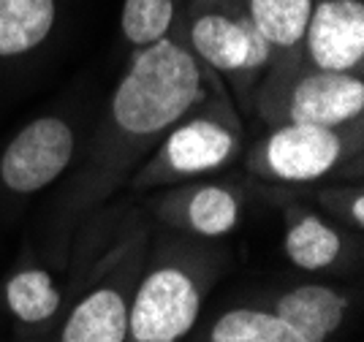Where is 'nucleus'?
<instances>
[{
  "instance_id": "obj_13",
  "label": "nucleus",
  "mask_w": 364,
  "mask_h": 342,
  "mask_svg": "<svg viewBox=\"0 0 364 342\" xmlns=\"http://www.w3.org/2000/svg\"><path fill=\"white\" fill-rule=\"evenodd\" d=\"M6 301L11 313L25 324H41L58 313L60 294L44 269H28L14 274L6 285Z\"/></svg>"
},
{
  "instance_id": "obj_18",
  "label": "nucleus",
  "mask_w": 364,
  "mask_h": 342,
  "mask_svg": "<svg viewBox=\"0 0 364 342\" xmlns=\"http://www.w3.org/2000/svg\"><path fill=\"white\" fill-rule=\"evenodd\" d=\"M350 212H353V220L362 225L364 223V198H362V196H356V198H353V204H350Z\"/></svg>"
},
{
  "instance_id": "obj_11",
  "label": "nucleus",
  "mask_w": 364,
  "mask_h": 342,
  "mask_svg": "<svg viewBox=\"0 0 364 342\" xmlns=\"http://www.w3.org/2000/svg\"><path fill=\"white\" fill-rule=\"evenodd\" d=\"M55 25V0H0V58L31 52Z\"/></svg>"
},
{
  "instance_id": "obj_4",
  "label": "nucleus",
  "mask_w": 364,
  "mask_h": 342,
  "mask_svg": "<svg viewBox=\"0 0 364 342\" xmlns=\"http://www.w3.org/2000/svg\"><path fill=\"white\" fill-rule=\"evenodd\" d=\"M304 38L318 71L350 74L364 58L362 0H323L313 6Z\"/></svg>"
},
{
  "instance_id": "obj_14",
  "label": "nucleus",
  "mask_w": 364,
  "mask_h": 342,
  "mask_svg": "<svg viewBox=\"0 0 364 342\" xmlns=\"http://www.w3.org/2000/svg\"><path fill=\"white\" fill-rule=\"evenodd\" d=\"M213 342H304L274 313L240 307L226 313L213 328Z\"/></svg>"
},
{
  "instance_id": "obj_2",
  "label": "nucleus",
  "mask_w": 364,
  "mask_h": 342,
  "mask_svg": "<svg viewBox=\"0 0 364 342\" xmlns=\"http://www.w3.org/2000/svg\"><path fill=\"white\" fill-rule=\"evenodd\" d=\"M196 283L182 269H155L141 283L131 307V334L136 342H177L198 318Z\"/></svg>"
},
{
  "instance_id": "obj_16",
  "label": "nucleus",
  "mask_w": 364,
  "mask_h": 342,
  "mask_svg": "<svg viewBox=\"0 0 364 342\" xmlns=\"http://www.w3.org/2000/svg\"><path fill=\"white\" fill-rule=\"evenodd\" d=\"M171 19H174L171 0H125L122 6V33L136 46L161 41L171 28Z\"/></svg>"
},
{
  "instance_id": "obj_6",
  "label": "nucleus",
  "mask_w": 364,
  "mask_h": 342,
  "mask_svg": "<svg viewBox=\"0 0 364 342\" xmlns=\"http://www.w3.org/2000/svg\"><path fill=\"white\" fill-rule=\"evenodd\" d=\"M191 41L196 55L220 71L261 68L272 52L247 16L234 19L226 14H201L191 28Z\"/></svg>"
},
{
  "instance_id": "obj_8",
  "label": "nucleus",
  "mask_w": 364,
  "mask_h": 342,
  "mask_svg": "<svg viewBox=\"0 0 364 342\" xmlns=\"http://www.w3.org/2000/svg\"><path fill=\"white\" fill-rule=\"evenodd\" d=\"M346 299L326 285H302L277 301L274 315L304 342H326L346 315Z\"/></svg>"
},
{
  "instance_id": "obj_17",
  "label": "nucleus",
  "mask_w": 364,
  "mask_h": 342,
  "mask_svg": "<svg viewBox=\"0 0 364 342\" xmlns=\"http://www.w3.org/2000/svg\"><path fill=\"white\" fill-rule=\"evenodd\" d=\"M188 220L198 234L220 237L237 225L240 204L223 188H201L188 204Z\"/></svg>"
},
{
  "instance_id": "obj_10",
  "label": "nucleus",
  "mask_w": 364,
  "mask_h": 342,
  "mask_svg": "<svg viewBox=\"0 0 364 342\" xmlns=\"http://www.w3.org/2000/svg\"><path fill=\"white\" fill-rule=\"evenodd\" d=\"M128 307L117 291L98 288L79 301L63 328V342H125Z\"/></svg>"
},
{
  "instance_id": "obj_5",
  "label": "nucleus",
  "mask_w": 364,
  "mask_h": 342,
  "mask_svg": "<svg viewBox=\"0 0 364 342\" xmlns=\"http://www.w3.org/2000/svg\"><path fill=\"white\" fill-rule=\"evenodd\" d=\"M340 152L343 144L332 128L289 122L269 136L264 161L277 179L310 182L323 177L340 161Z\"/></svg>"
},
{
  "instance_id": "obj_3",
  "label": "nucleus",
  "mask_w": 364,
  "mask_h": 342,
  "mask_svg": "<svg viewBox=\"0 0 364 342\" xmlns=\"http://www.w3.org/2000/svg\"><path fill=\"white\" fill-rule=\"evenodd\" d=\"M74 152V134L58 117H41L22 128L0 161V177L14 193H33L60 177Z\"/></svg>"
},
{
  "instance_id": "obj_7",
  "label": "nucleus",
  "mask_w": 364,
  "mask_h": 342,
  "mask_svg": "<svg viewBox=\"0 0 364 342\" xmlns=\"http://www.w3.org/2000/svg\"><path fill=\"white\" fill-rule=\"evenodd\" d=\"M364 109V85L353 74L318 71L296 82L291 92L289 119L299 125L337 128L359 117Z\"/></svg>"
},
{
  "instance_id": "obj_12",
  "label": "nucleus",
  "mask_w": 364,
  "mask_h": 342,
  "mask_svg": "<svg viewBox=\"0 0 364 342\" xmlns=\"http://www.w3.org/2000/svg\"><path fill=\"white\" fill-rule=\"evenodd\" d=\"M313 0H250L247 19L261 38L277 49H291L304 38Z\"/></svg>"
},
{
  "instance_id": "obj_15",
  "label": "nucleus",
  "mask_w": 364,
  "mask_h": 342,
  "mask_svg": "<svg viewBox=\"0 0 364 342\" xmlns=\"http://www.w3.org/2000/svg\"><path fill=\"white\" fill-rule=\"evenodd\" d=\"M286 253L299 269H323L340 255V237L318 218H302L286 237Z\"/></svg>"
},
{
  "instance_id": "obj_9",
  "label": "nucleus",
  "mask_w": 364,
  "mask_h": 342,
  "mask_svg": "<svg viewBox=\"0 0 364 342\" xmlns=\"http://www.w3.org/2000/svg\"><path fill=\"white\" fill-rule=\"evenodd\" d=\"M231 149H234V136L223 125L210 119H193L168 136L164 158L180 174H196L226 164Z\"/></svg>"
},
{
  "instance_id": "obj_1",
  "label": "nucleus",
  "mask_w": 364,
  "mask_h": 342,
  "mask_svg": "<svg viewBox=\"0 0 364 342\" xmlns=\"http://www.w3.org/2000/svg\"><path fill=\"white\" fill-rule=\"evenodd\" d=\"M201 76L193 55L174 41H155L136 55L114 92L112 112L128 134H158L196 104Z\"/></svg>"
}]
</instances>
